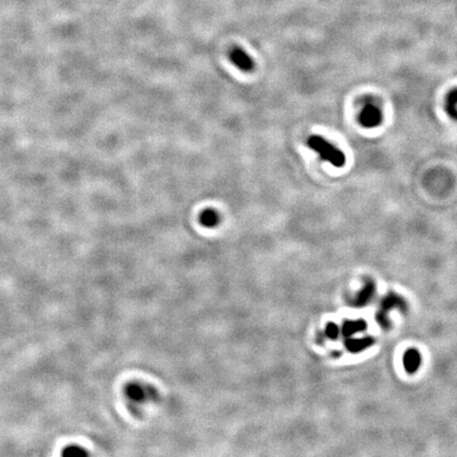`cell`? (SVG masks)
Wrapping results in <instances>:
<instances>
[{
	"label": "cell",
	"instance_id": "cell-1",
	"mask_svg": "<svg viewBox=\"0 0 457 457\" xmlns=\"http://www.w3.org/2000/svg\"><path fill=\"white\" fill-rule=\"evenodd\" d=\"M307 145L312 151L318 152L323 160L327 161L335 167H342L346 162L345 154L321 136L312 135L309 137Z\"/></svg>",
	"mask_w": 457,
	"mask_h": 457
},
{
	"label": "cell",
	"instance_id": "cell-2",
	"mask_svg": "<svg viewBox=\"0 0 457 457\" xmlns=\"http://www.w3.org/2000/svg\"><path fill=\"white\" fill-rule=\"evenodd\" d=\"M230 61L240 69L244 72H250L254 69V61L252 60L251 56L245 52L241 47H233L230 50L229 53Z\"/></svg>",
	"mask_w": 457,
	"mask_h": 457
},
{
	"label": "cell",
	"instance_id": "cell-3",
	"mask_svg": "<svg viewBox=\"0 0 457 457\" xmlns=\"http://www.w3.org/2000/svg\"><path fill=\"white\" fill-rule=\"evenodd\" d=\"M359 121L364 127L374 128L382 122V114L374 105L367 104L361 111Z\"/></svg>",
	"mask_w": 457,
	"mask_h": 457
},
{
	"label": "cell",
	"instance_id": "cell-4",
	"mask_svg": "<svg viewBox=\"0 0 457 457\" xmlns=\"http://www.w3.org/2000/svg\"><path fill=\"white\" fill-rule=\"evenodd\" d=\"M403 362H404V367L407 371L409 372L416 371L420 364V356L418 354V351L415 349H410L409 351H406Z\"/></svg>",
	"mask_w": 457,
	"mask_h": 457
},
{
	"label": "cell",
	"instance_id": "cell-5",
	"mask_svg": "<svg viewBox=\"0 0 457 457\" xmlns=\"http://www.w3.org/2000/svg\"><path fill=\"white\" fill-rule=\"evenodd\" d=\"M446 110L453 120L457 121V88L450 91L446 100Z\"/></svg>",
	"mask_w": 457,
	"mask_h": 457
},
{
	"label": "cell",
	"instance_id": "cell-6",
	"mask_svg": "<svg viewBox=\"0 0 457 457\" xmlns=\"http://www.w3.org/2000/svg\"><path fill=\"white\" fill-rule=\"evenodd\" d=\"M200 222L206 227H214L219 222V215L215 210L207 209L200 215Z\"/></svg>",
	"mask_w": 457,
	"mask_h": 457
},
{
	"label": "cell",
	"instance_id": "cell-7",
	"mask_svg": "<svg viewBox=\"0 0 457 457\" xmlns=\"http://www.w3.org/2000/svg\"><path fill=\"white\" fill-rule=\"evenodd\" d=\"M62 456H67V457H74V456H87L88 452L85 449H83L82 447L79 446H69L64 449V451L61 453Z\"/></svg>",
	"mask_w": 457,
	"mask_h": 457
}]
</instances>
